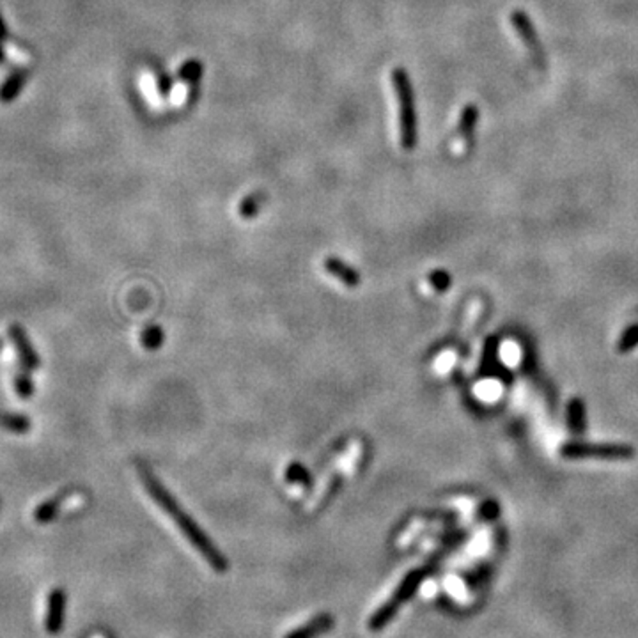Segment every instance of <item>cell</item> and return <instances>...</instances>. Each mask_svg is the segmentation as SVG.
<instances>
[{
	"instance_id": "obj_16",
	"label": "cell",
	"mask_w": 638,
	"mask_h": 638,
	"mask_svg": "<svg viewBox=\"0 0 638 638\" xmlns=\"http://www.w3.org/2000/svg\"><path fill=\"white\" fill-rule=\"evenodd\" d=\"M262 204H265V195L262 193H250L238 206V214L245 220L254 219V217H257Z\"/></svg>"
},
{
	"instance_id": "obj_14",
	"label": "cell",
	"mask_w": 638,
	"mask_h": 638,
	"mask_svg": "<svg viewBox=\"0 0 638 638\" xmlns=\"http://www.w3.org/2000/svg\"><path fill=\"white\" fill-rule=\"evenodd\" d=\"M567 424L573 433H582L585 428V406L580 399H573L567 404Z\"/></svg>"
},
{
	"instance_id": "obj_2",
	"label": "cell",
	"mask_w": 638,
	"mask_h": 638,
	"mask_svg": "<svg viewBox=\"0 0 638 638\" xmlns=\"http://www.w3.org/2000/svg\"><path fill=\"white\" fill-rule=\"evenodd\" d=\"M395 101H397L399 117V144L406 151H411L417 144V116L415 101H413V87L410 84L406 71L403 68H394L390 75Z\"/></svg>"
},
{
	"instance_id": "obj_13",
	"label": "cell",
	"mask_w": 638,
	"mask_h": 638,
	"mask_svg": "<svg viewBox=\"0 0 638 638\" xmlns=\"http://www.w3.org/2000/svg\"><path fill=\"white\" fill-rule=\"evenodd\" d=\"M0 428L14 434H25L30 431V419L20 413L0 411Z\"/></svg>"
},
{
	"instance_id": "obj_5",
	"label": "cell",
	"mask_w": 638,
	"mask_h": 638,
	"mask_svg": "<svg viewBox=\"0 0 638 638\" xmlns=\"http://www.w3.org/2000/svg\"><path fill=\"white\" fill-rule=\"evenodd\" d=\"M177 77H180V80H177V86H174V89H172L169 101L174 107L183 108L192 101L193 95L197 90V84L202 77V64L199 60H186L180 68Z\"/></svg>"
},
{
	"instance_id": "obj_22",
	"label": "cell",
	"mask_w": 638,
	"mask_h": 638,
	"mask_svg": "<svg viewBox=\"0 0 638 638\" xmlns=\"http://www.w3.org/2000/svg\"><path fill=\"white\" fill-rule=\"evenodd\" d=\"M5 56L13 60V62H16V64H27V62H29V56L18 47H14V45H8V47H5Z\"/></svg>"
},
{
	"instance_id": "obj_20",
	"label": "cell",
	"mask_w": 638,
	"mask_h": 638,
	"mask_svg": "<svg viewBox=\"0 0 638 638\" xmlns=\"http://www.w3.org/2000/svg\"><path fill=\"white\" fill-rule=\"evenodd\" d=\"M638 346V325H631L619 341V352L630 353Z\"/></svg>"
},
{
	"instance_id": "obj_10",
	"label": "cell",
	"mask_w": 638,
	"mask_h": 638,
	"mask_svg": "<svg viewBox=\"0 0 638 638\" xmlns=\"http://www.w3.org/2000/svg\"><path fill=\"white\" fill-rule=\"evenodd\" d=\"M335 628V617L330 612H323L308 619L304 626L295 628L284 638H319L321 635L330 633Z\"/></svg>"
},
{
	"instance_id": "obj_9",
	"label": "cell",
	"mask_w": 638,
	"mask_h": 638,
	"mask_svg": "<svg viewBox=\"0 0 638 638\" xmlns=\"http://www.w3.org/2000/svg\"><path fill=\"white\" fill-rule=\"evenodd\" d=\"M8 334H9V339L13 341V346L16 347L18 358H20V365H22V369L29 371V373L36 371L41 362H39L38 352H36L32 343H30L29 335H27V332L23 330V326L18 325V323H13V325H9Z\"/></svg>"
},
{
	"instance_id": "obj_4",
	"label": "cell",
	"mask_w": 638,
	"mask_h": 638,
	"mask_svg": "<svg viewBox=\"0 0 638 638\" xmlns=\"http://www.w3.org/2000/svg\"><path fill=\"white\" fill-rule=\"evenodd\" d=\"M561 456L565 459H606L624 461L635 458V449L622 443H585L569 441L561 447Z\"/></svg>"
},
{
	"instance_id": "obj_6",
	"label": "cell",
	"mask_w": 638,
	"mask_h": 638,
	"mask_svg": "<svg viewBox=\"0 0 638 638\" xmlns=\"http://www.w3.org/2000/svg\"><path fill=\"white\" fill-rule=\"evenodd\" d=\"M511 22H513L516 34L522 39V43L525 45V48H527L528 53H530V59L534 60V64H536L537 68H544V51L543 47H541V39L539 36H537L534 25H532L530 18L527 16V13H523V11H513Z\"/></svg>"
},
{
	"instance_id": "obj_21",
	"label": "cell",
	"mask_w": 638,
	"mask_h": 638,
	"mask_svg": "<svg viewBox=\"0 0 638 638\" xmlns=\"http://www.w3.org/2000/svg\"><path fill=\"white\" fill-rule=\"evenodd\" d=\"M429 280H431V286H433L437 291H445L450 284L449 273H445V271H441V270L434 271V273L429 277Z\"/></svg>"
},
{
	"instance_id": "obj_8",
	"label": "cell",
	"mask_w": 638,
	"mask_h": 638,
	"mask_svg": "<svg viewBox=\"0 0 638 638\" xmlns=\"http://www.w3.org/2000/svg\"><path fill=\"white\" fill-rule=\"evenodd\" d=\"M66 603H68V594L64 589H51L47 601V615H45V630L48 635H59L64 628Z\"/></svg>"
},
{
	"instance_id": "obj_1",
	"label": "cell",
	"mask_w": 638,
	"mask_h": 638,
	"mask_svg": "<svg viewBox=\"0 0 638 638\" xmlns=\"http://www.w3.org/2000/svg\"><path fill=\"white\" fill-rule=\"evenodd\" d=\"M137 471L142 480V484H144L146 491L149 493V497L165 511L167 516H171V518L174 519L176 527L180 528L184 539L188 541L193 548L197 550L199 555L208 562V565H210L211 569L220 574L228 573V557L220 552V548L211 541V537L199 527V523L180 506V502L176 500V497L163 486L162 480L154 476L153 471H151V468L147 467V465H144V463H138Z\"/></svg>"
},
{
	"instance_id": "obj_7",
	"label": "cell",
	"mask_w": 638,
	"mask_h": 638,
	"mask_svg": "<svg viewBox=\"0 0 638 638\" xmlns=\"http://www.w3.org/2000/svg\"><path fill=\"white\" fill-rule=\"evenodd\" d=\"M477 121H479V108L476 105H467V107L463 108L458 121V128H456V135L452 138V151L454 153L465 154L470 151Z\"/></svg>"
},
{
	"instance_id": "obj_3",
	"label": "cell",
	"mask_w": 638,
	"mask_h": 638,
	"mask_svg": "<svg viewBox=\"0 0 638 638\" xmlns=\"http://www.w3.org/2000/svg\"><path fill=\"white\" fill-rule=\"evenodd\" d=\"M431 567H433V564L420 565V567H417V569L410 571V573H408L406 576L401 580V583H399V587L394 591V594L390 596V600L387 601V603H383L382 606H380V609H378L376 612L371 615V619H369V622H367L369 630L374 631V633H376V631L385 630L387 626L392 622V619L397 615L401 606L406 604L408 601H410L411 598L417 594V591L420 589V585H422V582L426 580V576L431 573Z\"/></svg>"
},
{
	"instance_id": "obj_12",
	"label": "cell",
	"mask_w": 638,
	"mask_h": 638,
	"mask_svg": "<svg viewBox=\"0 0 638 638\" xmlns=\"http://www.w3.org/2000/svg\"><path fill=\"white\" fill-rule=\"evenodd\" d=\"M142 89H144V93H146V96L149 98L151 103H156V105H158L160 101H163V99L171 96V80H169V77L165 73H162L158 69H156V71L153 69V71H149V73L146 75V80H144V87H142Z\"/></svg>"
},
{
	"instance_id": "obj_15",
	"label": "cell",
	"mask_w": 638,
	"mask_h": 638,
	"mask_svg": "<svg viewBox=\"0 0 638 638\" xmlns=\"http://www.w3.org/2000/svg\"><path fill=\"white\" fill-rule=\"evenodd\" d=\"M60 504H62V497H53L50 500L43 502V504H39L34 511V519L41 525L45 523H50L51 519H56V516L59 514Z\"/></svg>"
},
{
	"instance_id": "obj_18",
	"label": "cell",
	"mask_w": 638,
	"mask_h": 638,
	"mask_svg": "<svg viewBox=\"0 0 638 638\" xmlns=\"http://www.w3.org/2000/svg\"><path fill=\"white\" fill-rule=\"evenodd\" d=\"M286 479L293 484H302L305 488L312 486V476L302 463H291L286 470Z\"/></svg>"
},
{
	"instance_id": "obj_23",
	"label": "cell",
	"mask_w": 638,
	"mask_h": 638,
	"mask_svg": "<svg viewBox=\"0 0 638 638\" xmlns=\"http://www.w3.org/2000/svg\"><path fill=\"white\" fill-rule=\"evenodd\" d=\"M2 347H4V343H2V339H0V349H2Z\"/></svg>"
},
{
	"instance_id": "obj_17",
	"label": "cell",
	"mask_w": 638,
	"mask_h": 638,
	"mask_svg": "<svg viewBox=\"0 0 638 638\" xmlns=\"http://www.w3.org/2000/svg\"><path fill=\"white\" fill-rule=\"evenodd\" d=\"M163 341H165V334H163V330L158 325L146 326L144 332L140 334V344L146 347L147 352L160 349L163 346Z\"/></svg>"
},
{
	"instance_id": "obj_11",
	"label": "cell",
	"mask_w": 638,
	"mask_h": 638,
	"mask_svg": "<svg viewBox=\"0 0 638 638\" xmlns=\"http://www.w3.org/2000/svg\"><path fill=\"white\" fill-rule=\"evenodd\" d=\"M325 271L326 273H330L334 279H337L339 282H343L346 287H358L360 286V273L356 268H353L352 265H347L344 262L343 259H339V257L330 256L326 257L325 262Z\"/></svg>"
},
{
	"instance_id": "obj_24",
	"label": "cell",
	"mask_w": 638,
	"mask_h": 638,
	"mask_svg": "<svg viewBox=\"0 0 638 638\" xmlns=\"http://www.w3.org/2000/svg\"><path fill=\"white\" fill-rule=\"evenodd\" d=\"M108 638H114V637H108Z\"/></svg>"
},
{
	"instance_id": "obj_19",
	"label": "cell",
	"mask_w": 638,
	"mask_h": 638,
	"mask_svg": "<svg viewBox=\"0 0 638 638\" xmlns=\"http://www.w3.org/2000/svg\"><path fill=\"white\" fill-rule=\"evenodd\" d=\"M14 390H16V394L20 395L23 401H29V399L34 395V382H32V376H30L29 371L22 369V371L14 376Z\"/></svg>"
}]
</instances>
